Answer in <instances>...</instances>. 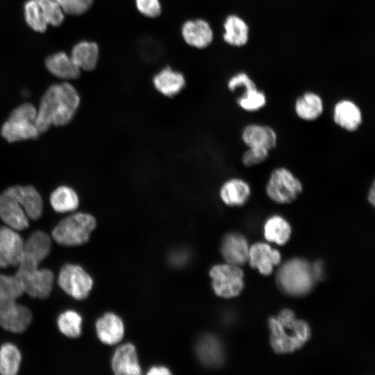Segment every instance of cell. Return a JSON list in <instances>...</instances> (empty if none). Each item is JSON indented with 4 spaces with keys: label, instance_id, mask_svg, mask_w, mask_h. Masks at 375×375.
<instances>
[{
    "label": "cell",
    "instance_id": "obj_16",
    "mask_svg": "<svg viewBox=\"0 0 375 375\" xmlns=\"http://www.w3.org/2000/svg\"><path fill=\"white\" fill-rule=\"evenodd\" d=\"M294 112L300 120L313 122L323 115L324 103L319 94L308 91L296 99L294 103Z\"/></svg>",
    "mask_w": 375,
    "mask_h": 375
},
{
    "label": "cell",
    "instance_id": "obj_13",
    "mask_svg": "<svg viewBox=\"0 0 375 375\" xmlns=\"http://www.w3.org/2000/svg\"><path fill=\"white\" fill-rule=\"evenodd\" d=\"M32 320L31 310L16 301L0 306V325L12 333H22Z\"/></svg>",
    "mask_w": 375,
    "mask_h": 375
},
{
    "label": "cell",
    "instance_id": "obj_39",
    "mask_svg": "<svg viewBox=\"0 0 375 375\" xmlns=\"http://www.w3.org/2000/svg\"><path fill=\"white\" fill-rule=\"evenodd\" d=\"M137 10L149 18L158 17L162 12L160 0H135Z\"/></svg>",
    "mask_w": 375,
    "mask_h": 375
},
{
    "label": "cell",
    "instance_id": "obj_11",
    "mask_svg": "<svg viewBox=\"0 0 375 375\" xmlns=\"http://www.w3.org/2000/svg\"><path fill=\"white\" fill-rule=\"evenodd\" d=\"M240 138L247 147H264L270 151L277 147L278 142L277 132L273 127L256 122L246 124L241 131Z\"/></svg>",
    "mask_w": 375,
    "mask_h": 375
},
{
    "label": "cell",
    "instance_id": "obj_37",
    "mask_svg": "<svg viewBox=\"0 0 375 375\" xmlns=\"http://www.w3.org/2000/svg\"><path fill=\"white\" fill-rule=\"evenodd\" d=\"M270 151L264 147H249L242 155V165L250 168L265 162L269 158Z\"/></svg>",
    "mask_w": 375,
    "mask_h": 375
},
{
    "label": "cell",
    "instance_id": "obj_26",
    "mask_svg": "<svg viewBox=\"0 0 375 375\" xmlns=\"http://www.w3.org/2000/svg\"><path fill=\"white\" fill-rule=\"evenodd\" d=\"M224 40L234 47H242L249 40V27L241 17L235 15L228 16L224 24Z\"/></svg>",
    "mask_w": 375,
    "mask_h": 375
},
{
    "label": "cell",
    "instance_id": "obj_24",
    "mask_svg": "<svg viewBox=\"0 0 375 375\" xmlns=\"http://www.w3.org/2000/svg\"><path fill=\"white\" fill-rule=\"evenodd\" d=\"M265 238L279 245L285 244L290 238L292 226L286 218L279 214L268 217L263 224Z\"/></svg>",
    "mask_w": 375,
    "mask_h": 375
},
{
    "label": "cell",
    "instance_id": "obj_28",
    "mask_svg": "<svg viewBox=\"0 0 375 375\" xmlns=\"http://www.w3.org/2000/svg\"><path fill=\"white\" fill-rule=\"evenodd\" d=\"M50 249L51 239L42 231L33 232L24 243V254L38 263L49 255Z\"/></svg>",
    "mask_w": 375,
    "mask_h": 375
},
{
    "label": "cell",
    "instance_id": "obj_38",
    "mask_svg": "<svg viewBox=\"0 0 375 375\" xmlns=\"http://www.w3.org/2000/svg\"><path fill=\"white\" fill-rule=\"evenodd\" d=\"M94 0H57L65 13L79 15L85 12Z\"/></svg>",
    "mask_w": 375,
    "mask_h": 375
},
{
    "label": "cell",
    "instance_id": "obj_27",
    "mask_svg": "<svg viewBox=\"0 0 375 375\" xmlns=\"http://www.w3.org/2000/svg\"><path fill=\"white\" fill-rule=\"evenodd\" d=\"M70 57L81 69L93 70L99 58L98 45L93 42H81L73 47Z\"/></svg>",
    "mask_w": 375,
    "mask_h": 375
},
{
    "label": "cell",
    "instance_id": "obj_23",
    "mask_svg": "<svg viewBox=\"0 0 375 375\" xmlns=\"http://www.w3.org/2000/svg\"><path fill=\"white\" fill-rule=\"evenodd\" d=\"M97 333L100 340L107 344L119 342L124 335V324L114 313H106L96 323Z\"/></svg>",
    "mask_w": 375,
    "mask_h": 375
},
{
    "label": "cell",
    "instance_id": "obj_30",
    "mask_svg": "<svg viewBox=\"0 0 375 375\" xmlns=\"http://www.w3.org/2000/svg\"><path fill=\"white\" fill-rule=\"evenodd\" d=\"M197 352L203 363L219 365L223 360V349L220 342L214 336L203 337L199 342Z\"/></svg>",
    "mask_w": 375,
    "mask_h": 375
},
{
    "label": "cell",
    "instance_id": "obj_10",
    "mask_svg": "<svg viewBox=\"0 0 375 375\" xmlns=\"http://www.w3.org/2000/svg\"><path fill=\"white\" fill-rule=\"evenodd\" d=\"M23 254L21 236L9 226H0V267L17 266Z\"/></svg>",
    "mask_w": 375,
    "mask_h": 375
},
{
    "label": "cell",
    "instance_id": "obj_32",
    "mask_svg": "<svg viewBox=\"0 0 375 375\" xmlns=\"http://www.w3.org/2000/svg\"><path fill=\"white\" fill-rule=\"evenodd\" d=\"M236 103L242 110L256 112L265 107L267 99L265 92L256 86L244 90V92L237 98Z\"/></svg>",
    "mask_w": 375,
    "mask_h": 375
},
{
    "label": "cell",
    "instance_id": "obj_5",
    "mask_svg": "<svg viewBox=\"0 0 375 375\" xmlns=\"http://www.w3.org/2000/svg\"><path fill=\"white\" fill-rule=\"evenodd\" d=\"M38 263L23 254L15 276L20 281L24 291L30 297L47 298L53 288V274L47 269H38Z\"/></svg>",
    "mask_w": 375,
    "mask_h": 375
},
{
    "label": "cell",
    "instance_id": "obj_9",
    "mask_svg": "<svg viewBox=\"0 0 375 375\" xmlns=\"http://www.w3.org/2000/svg\"><path fill=\"white\" fill-rule=\"evenodd\" d=\"M333 123L348 133L358 131L364 119L361 108L354 101L342 99L336 101L332 110Z\"/></svg>",
    "mask_w": 375,
    "mask_h": 375
},
{
    "label": "cell",
    "instance_id": "obj_35",
    "mask_svg": "<svg viewBox=\"0 0 375 375\" xmlns=\"http://www.w3.org/2000/svg\"><path fill=\"white\" fill-rule=\"evenodd\" d=\"M25 17L28 25L34 31L44 32L47 27L38 0H28L24 5Z\"/></svg>",
    "mask_w": 375,
    "mask_h": 375
},
{
    "label": "cell",
    "instance_id": "obj_25",
    "mask_svg": "<svg viewBox=\"0 0 375 375\" xmlns=\"http://www.w3.org/2000/svg\"><path fill=\"white\" fill-rule=\"evenodd\" d=\"M45 64L51 74L62 79H74L81 74V69L65 52H58L49 56Z\"/></svg>",
    "mask_w": 375,
    "mask_h": 375
},
{
    "label": "cell",
    "instance_id": "obj_34",
    "mask_svg": "<svg viewBox=\"0 0 375 375\" xmlns=\"http://www.w3.org/2000/svg\"><path fill=\"white\" fill-rule=\"evenodd\" d=\"M60 331L67 337L77 338L81 333L82 318L74 310H66L58 318Z\"/></svg>",
    "mask_w": 375,
    "mask_h": 375
},
{
    "label": "cell",
    "instance_id": "obj_20",
    "mask_svg": "<svg viewBox=\"0 0 375 375\" xmlns=\"http://www.w3.org/2000/svg\"><path fill=\"white\" fill-rule=\"evenodd\" d=\"M1 133L9 142L36 139L40 134L34 122L11 117L2 125Z\"/></svg>",
    "mask_w": 375,
    "mask_h": 375
},
{
    "label": "cell",
    "instance_id": "obj_14",
    "mask_svg": "<svg viewBox=\"0 0 375 375\" xmlns=\"http://www.w3.org/2000/svg\"><path fill=\"white\" fill-rule=\"evenodd\" d=\"M0 218L15 231H22L28 226V217L24 208L6 190L0 194Z\"/></svg>",
    "mask_w": 375,
    "mask_h": 375
},
{
    "label": "cell",
    "instance_id": "obj_40",
    "mask_svg": "<svg viewBox=\"0 0 375 375\" xmlns=\"http://www.w3.org/2000/svg\"><path fill=\"white\" fill-rule=\"evenodd\" d=\"M254 81L245 73L240 72L233 76L228 81L227 87L231 92H234L239 88L244 90L256 87Z\"/></svg>",
    "mask_w": 375,
    "mask_h": 375
},
{
    "label": "cell",
    "instance_id": "obj_15",
    "mask_svg": "<svg viewBox=\"0 0 375 375\" xmlns=\"http://www.w3.org/2000/svg\"><path fill=\"white\" fill-rule=\"evenodd\" d=\"M184 41L197 49L209 46L213 40V31L209 23L202 19L186 21L181 27Z\"/></svg>",
    "mask_w": 375,
    "mask_h": 375
},
{
    "label": "cell",
    "instance_id": "obj_8",
    "mask_svg": "<svg viewBox=\"0 0 375 375\" xmlns=\"http://www.w3.org/2000/svg\"><path fill=\"white\" fill-rule=\"evenodd\" d=\"M58 282L67 294L78 300L88 296L93 284L92 278L81 267L72 264H66L61 268Z\"/></svg>",
    "mask_w": 375,
    "mask_h": 375
},
{
    "label": "cell",
    "instance_id": "obj_33",
    "mask_svg": "<svg viewBox=\"0 0 375 375\" xmlns=\"http://www.w3.org/2000/svg\"><path fill=\"white\" fill-rule=\"evenodd\" d=\"M24 292L15 276L0 274V306L16 301Z\"/></svg>",
    "mask_w": 375,
    "mask_h": 375
},
{
    "label": "cell",
    "instance_id": "obj_3",
    "mask_svg": "<svg viewBox=\"0 0 375 375\" xmlns=\"http://www.w3.org/2000/svg\"><path fill=\"white\" fill-rule=\"evenodd\" d=\"M301 180L289 168L279 166L269 173L265 185L266 197L278 205L295 202L303 192Z\"/></svg>",
    "mask_w": 375,
    "mask_h": 375
},
{
    "label": "cell",
    "instance_id": "obj_42",
    "mask_svg": "<svg viewBox=\"0 0 375 375\" xmlns=\"http://www.w3.org/2000/svg\"><path fill=\"white\" fill-rule=\"evenodd\" d=\"M147 374L151 375H165L170 374L171 372L167 368L164 367H153L149 370Z\"/></svg>",
    "mask_w": 375,
    "mask_h": 375
},
{
    "label": "cell",
    "instance_id": "obj_17",
    "mask_svg": "<svg viewBox=\"0 0 375 375\" xmlns=\"http://www.w3.org/2000/svg\"><path fill=\"white\" fill-rule=\"evenodd\" d=\"M24 208L28 218L39 219L42 213V197L32 185H15L6 190Z\"/></svg>",
    "mask_w": 375,
    "mask_h": 375
},
{
    "label": "cell",
    "instance_id": "obj_7",
    "mask_svg": "<svg viewBox=\"0 0 375 375\" xmlns=\"http://www.w3.org/2000/svg\"><path fill=\"white\" fill-rule=\"evenodd\" d=\"M210 275L214 291L219 297H236L244 287V274L239 266L229 263L217 265L212 267Z\"/></svg>",
    "mask_w": 375,
    "mask_h": 375
},
{
    "label": "cell",
    "instance_id": "obj_31",
    "mask_svg": "<svg viewBox=\"0 0 375 375\" xmlns=\"http://www.w3.org/2000/svg\"><path fill=\"white\" fill-rule=\"evenodd\" d=\"M22 360L18 348L11 343H5L0 347V374L15 375L17 373Z\"/></svg>",
    "mask_w": 375,
    "mask_h": 375
},
{
    "label": "cell",
    "instance_id": "obj_2",
    "mask_svg": "<svg viewBox=\"0 0 375 375\" xmlns=\"http://www.w3.org/2000/svg\"><path fill=\"white\" fill-rule=\"evenodd\" d=\"M270 344L278 353H288L301 348L309 339L308 324L295 317L290 309H284L269 320Z\"/></svg>",
    "mask_w": 375,
    "mask_h": 375
},
{
    "label": "cell",
    "instance_id": "obj_4",
    "mask_svg": "<svg viewBox=\"0 0 375 375\" xmlns=\"http://www.w3.org/2000/svg\"><path fill=\"white\" fill-rule=\"evenodd\" d=\"M276 279L282 291L294 297L309 292L316 281L312 265L299 258L292 259L283 265Z\"/></svg>",
    "mask_w": 375,
    "mask_h": 375
},
{
    "label": "cell",
    "instance_id": "obj_18",
    "mask_svg": "<svg viewBox=\"0 0 375 375\" xmlns=\"http://www.w3.org/2000/svg\"><path fill=\"white\" fill-rule=\"evenodd\" d=\"M248 260L250 265L258 269L262 274L269 275L274 266L279 263L281 255L278 251L272 249L268 244L258 242L249 249Z\"/></svg>",
    "mask_w": 375,
    "mask_h": 375
},
{
    "label": "cell",
    "instance_id": "obj_12",
    "mask_svg": "<svg viewBox=\"0 0 375 375\" xmlns=\"http://www.w3.org/2000/svg\"><path fill=\"white\" fill-rule=\"evenodd\" d=\"M252 196L249 182L241 177L226 180L219 190L221 201L228 207H242L247 204Z\"/></svg>",
    "mask_w": 375,
    "mask_h": 375
},
{
    "label": "cell",
    "instance_id": "obj_1",
    "mask_svg": "<svg viewBox=\"0 0 375 375\" xmlns=\"http://www.w3.org/2000/svg\"><path fill=\"white\" fill-rule=\"evenodd\" d=\"M80 103L76 89L69 83L51 85L43 94L37 110L35 124L40 133L52 125L68 124L74 116Z\"/></svg>",
    "mask_w": 375,
    "mask_h": 375
},
{
    "label": "cell",
    "instance_id": "obj_36",
    "mask_svg": "<svg viewBox=\"0 0 375 375\" xmlns=\"http://www.w3.org/2000/svg\"><path fill=\"white\" fill-rule=\"evenodd\" d=\"M43 17L47 23L60 26L64 19V11L57 0H38Z\"/></svg>",
    "mask_w": 375,
    "mask_h": 375
},
{
    "label": "cell",
    "instance_id": "obj_6",
    "mask_svg": "<svg viewBox=\"0 0 375 375\" xmlns=\"http://www.w3.org/2000/svg\"><path fill=\"white\" fill-rule=\"evenodd\" d=\"M95 226L96 220L92 215L78 212L61 220L53 228L52 236L61 245H81L88 242Z\"/></svg>",
    "mask_w": 375,
    "mask_h": 375
},
{
    "label": "cell",
    "instance_id": "obj_29",
    "mask_svg": "<svg viewBox=\"0 0 375 375\" xmlns=\"http://www.w3.org/2000/svg\"><path fill=\"white\" fill-rule=\"evenodd\" d=\"M50 203L56 212H67L75 210L78 208L79 199L72 188L62 185L52 192Z\"/></svg>",
    "mask_w": 375,
    "mask_h": 375
},
{
    "label": "cell",
    "instance_id": "obj_41",
    "mask_svg": "<svg viewBox=\"0 0 375 375\" xmlns=\"http://www.w3.org/2000/svg\"><path fill=\"white\" fill-rule=\"evenodd\" d=\"M367 203L371 205L372 207H374L375 205V183L374 181H372V184L369 187V189L367 192Z\"/></svg>",
    "mask_w": 375,
    "mask_h": 375
},
{
    "label": "cell",
    "instance_id": "obj_19",
    "mask_svg": "<svg viewBox=\"0 0 375 375\" xmlns=\"http://www.w3.org/2000/svg\"><path fill=\"white\" fill-rule=\"evenodd\" d=\"M249 251L246 238L241 234L230 233L222 241V253L227 263L240 266L248 261Z\"/></svg>",
    "mask_w": 375,
    "mask_h": 375
},
{
    "label": "cell",
    "instance_id": "obj_22",
    "mask_svg": "<svg viewBox=\"0 0 375 375\" xmlns=\"http://www.w3.org/2000/svg\"><path fill=\"white\" fill-rule=\"evenodd\" d=\"M112 368L116 374L138 375L141 373L135 347L130 343L120 346L112 359Z\"/></svg>",
    "mask_w": 375,
    "mask_h": 375
},
{
    "label": "cell",
    "instance_id": "obj_21",
    "mask_svg": "<svg viewBox=\"0 0 375 375\" xmlns=\"http://www.w3.org/2000/svg\"><path fill=\"white\" fill-rule=\"evenodd\" d=\"M153 83L158 92L164 96L172 97L182 91L185 87L186 81L182 73L167 67L154 76Z\"/></svg>",
    "mask_w": 375,
    "mask_h": 375
}]
</instances>
